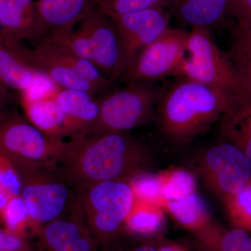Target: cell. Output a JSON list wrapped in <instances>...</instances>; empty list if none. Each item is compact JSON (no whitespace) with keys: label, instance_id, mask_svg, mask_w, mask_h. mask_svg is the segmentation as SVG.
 Returning <instances> with one entry per match:
<instances>
[{"label":"cell","instance_id":"1","mask_svg":"<svg viewBox=\"0 0 251 251\" xmlns=\"http://www.w3.org/2000/svg\"><path fill=\"white\" fill-rule=\"evenodd\" d=\"M152 147L128 132L80 133L64 142L56 166L75 188L127 181L152 168Z\"/></svg>","mask_w":251,"mask_h":251},{"label":"cell","instance_id":"2","mask_svg":"<svg viewBox=\"0 0 251 251\" xmlns=\"http://www.w3.org/2000/svg\"><path fill=\"white\" fill-rule=\"evenodd\" d=\"M233 99L217 89L181 77L164 89L153 117L167 143L184 146L221 120Z\"/></svg>","mask_w":251,"mask_h":251},{"label":"cell","instance_id":"3","mask_svg":"<svg viewBox=\"0 0 251 251\" xmlns=\"http://www.w3.org/2000/svg\"><path fill=\"white\" fill-rule=\"evenodd\" d=\"M187 52L178 76L217 89L235 101L251 97V89L226 52L217 46L210 29L192 28L188 34Z\"/></svg>","mask_w":251,"mask_h":251},{"label":"cell","instance_id":"4","mask_svg":"<svg viewBox=\"0 0 251 251\" xmlns=\"http://www.w3.org/2000/svg\"><path fill=\"white\" fill-rule=\"evenodd\" d=\"M21 197L31 222L47 224L79 206L77 189L55 164L19 170Z\"/></svg>","mask_w":251,"mask_h":251},{"label":"cell","instance_id":"5","mask_svg":"<svg viewBox=\"0 0 251 251\" xmlns=\"http://www.w3.org/2000/svg\"><path fill=\"white\" fill-rule=\"evenodd\" d=\"M153 82H128L99 100V115L82 133L129 132L153 117L164 88Z\"/></svg>","mask_w":251,"mask_h":251},{"label":"cell","instance_id":"6","mask_svg":"<svg viewBox=\"0 0 251 251\" xmlns=\"http://www.w3.org/2000/svg\"><path fill=\"white\" fill-rule=\"evenodd\" d=\"M64 142L49 138L25 119L5 112L0 116V153L17 170L57 164Z\"/></svg>","mask_w":251,"mask_h":251},{"label":"cell","instance_id":"7","mask_svg":"<svg viewBox=\"0 0 251 251\" xmlns=\"http://www.w3.org/2000/svg\"><path fill=\"white\" fill-rule=\"evenodd\" d=\"M84 221L99 235H111L121 227L133 208L134 195L127 181H108L77 188Z\"/></svg>","mask_w":251,"mask_h":251},{"label":"cell","instance_id":"8","mask_svg":"<svg viewBox=\"0 0 251 251\" xmlns=\"http://www.w3.org/2000/svg\"><path fill=\"white\" fill-rule=\"evenodd\" d=\"M189 31L168 29L145 47L126 68L120 80L128 82H155L171 75L178 76L187 52Z\"/></svg>","mask_w":251,"mask_h":251},{"label":"cell","instance_id":"9","mask_svg":"<svg viewBox=\"0 0 251 251\" xmlns=\"http://www.w3.org/2000/svg\"><path fill=\"white\" fill-rule=\"evenodd\" d=\"M200 156L201 174L216 192L227 199L240 193L251 181V161L232 144H217Z\"/></svg>","mask_w":251,"mask_h":251},{"label":"cell","instance_id":"10","mask_svg":"<svg viewBox=\"0 0 251 251\" xmlns=\"http://www.w3.org/2000/svg\"><path fill=\"white\" fill-rule=\"evenodd\" d=\"M171 16L166 9L154 8L114 18L125 51L126 69L140 51L169 28Z\"/></svg>","mask_w":251,"mask_h":251},{"label":"cell","instance_id":"11","mask_svg":"<svg viewBox=\"0 0 251 251\" xmlns=\"http://www.w3.org/2000/svg\"><path fill=\"white\" fill-rule=\"evenodd\" d=\"M80 31L90 38L95 55V65L109 80L116 82L126 69L125 51L115 24L96 20Z\"/></svg>","mask_w":251,"mask_h":251},{"label":"cell","instance_id":"12","mask_svg":"<svg viewBox=\"0 0 251 251\" xmlns=\"http://www.w3.org/2000/svg\"><path fill=\"white\" fill-rule=\"evenodd\" d=\"M54 89L38 98L21 94V102L28 121L49 138L64 142V138L70 139L80 130L59 108L53 97Z\"/></svg>","mask_w":251,"mask_h":251},{"label":"cell","instance_id":"13","mask_svg":"<svg viewBox=\"0 0 251 251\" xmlns=\"http://www.w3.org/2000/svg\"><path fill=\"white\" fill-rule=\"evenodd\" d=\"M0 83L31 98L43 97L55 88L49 77L23 62L14 49L0 43Z\"/></svg>","mask_w":251,"mask_h":251},{"label":"cell","instance_id":"14","mask_svg":"<svg viewBox=\"0 0 251 251\" xmlns=\"http://www.w3.org/2000/svg\"><path fill=\"white\" fill-rule=\"evenodd\" d=\"M31 8V0H0L1 37L5 46L15 47L25 40L45 37V33L33 23Z\"/></svg>","mask_w":251,"mask_h":251},{"label":"cell","instance_id":"15","mask_svg":"<svg viewBox=\"0 0 251 251\" xmlns=\"http://www.w3.org/2000/svg\"><path fill=\"white\" fill-rule=\"evenodd\" d=\"M83 218L80 204L75 209L46 224L44 235L53 251H91L80 221Z\"/></svg>","mask_w":251,"mask_h":251},{"label":"cell","instance_id":"16","mask_svg":"<svg viewBox=\"0 0 251 251\" xmlns=\"http://www.w3.org/2000/svg\"><path fill=\"white\" fill-rule=\"evenodd\" d=\"M171 14L193 27L210 29L231 16L229 0H172Z\"/></svg>","mask_w":251,"mask_h":251},{"label":"cell","instance_id":"17","mask_svg":"<svg viewBox=\"0 0 251 251\" xmlns=\"http://www.w3.org/2000/svg\"><path fill=\"white\" fill-rule=\"evenodd\" d=\"M225 141L235 145L251 161V97L234 102L219 122Z\"/></svg>","mask_w":251,"mask_h":251},{"label":"cell","instance_id":"18","mask_svg":"<svg viewBox=\"0 0 251 251\" xmlns=\"http://www.w3.org/2000/svg\"><path fill=\"white\" fill-rule=\"evenodd\" d=\"M53 97L63 112L76 126L80 133L93 125L99 115V100L87 92L57 87Z\"/></svg>","mask_w":251,"mask_h":251},{"label":"cell","instance_id":"19","mask_svg":"<svg viewBox=\"0 0 251 251\" xmlns=\"http://www.w3.org/2000/svg\"><path fill=\"white\" fill-rule=\"evenodd\" d=\"M85 0H41L39 13L54 29L50 34L71 31L69 26L83 11Z\"/></svg>","mask_w":251,"mask_h":251},{"label":"cell","instance_id":"20","mask_svg":"<svg viewBox=\"0 0 251 251\" xmlns=\"http://www.w3.org/2000/svg\"><path fill=\"white\" fill-rule=\"evenodd\" d=\"M243 80L251 89V29L237 23L231 31L229 49L226 51Z\"/></svg>","mask_w":251,"mask_h":251},{"label":"cell","instance_id":"21","mask_svg":"<svg viewBox=\"0 0 251 251\" xmlns=\"http://www.w3.org/2000/svg\"><path fill=\"white\" fill-rule=\"evenodd\" d=\"M168 207L175 219L185 227L195 230L206 229L205 206L196 193L184 199L168 201Z\"/></svg>","mask_w":251,"mask_h":251},{"label":"cell","instance_id":"22","mask_svg":"<svg viewBox=\"0 0 251 251\" xmlns=\"http://www.w3.org/2000/svg\"><path fill=\"white\" fill-rule=\"evenodd\" d=\"M210 251H251V237L239 227L226 231H214L204 238Z\"/></svg>","mask_w":251,"mask_h":251},{"label":"cell","instance_id":"23","mask_svg":"<svg viewBox=\"0 0 251 251\" xmlns=\"http://www.w3.org/2000/svg\"><path fill=\"white\" fill-rule=\"evenodd\" d=\"M44 38L63 46L74 55L90 61L95 64V55L92 41L82 31L78 32L69 31L66 32L55 33L49 34Z\"/></svg>","mask_w":251,"mask_h":251},{"label":"cell","instance_id":"24","mask_svg":"<svg viewBox=\"0 0 251 251\" xmlns=\"http://www.w3.org/2000/svg\"><path fill=\"white\" fill-rule=\"evenodd\" d=\"M22 184L14 163L0 153V204L6 205L12 198L21 196Z\"/></svg>","mask_w":251,"mask_h":251},{"label":"cell","instance_id":"25","mask_svg":"<svg viewBox=\"0 0 251 251\" xmlns=\"http://www.w3.org/2000/svg\"><path fill=\"white\" fill-rule=\"evenodd\" d=\"M30 221L27 208L21 196L12 198L3 213L1 224L4 225L5 230L21 237V232Z\"/></svg>","mask_w":251,"mask_h":251},{"label":"cell","instance_id":"26","mask_svg":"<svg viewBox=\"0 0 251 251\" xmlns=\"http://www.w3.org/2000/svg\"><path fill=\"white\" fill-rule=\"evenodd\" d=\"M227 200L231 215L237 227L251 230V179L240 193Z\"/></svg>","mask_w":251,"mask_h":251},{"label":"cell","instance_id":"27","mask_svg":"<svg viewBox=\"0 0 251 251\" xmlns=\"http://www.w3.org/2000/svg\"><path fill=\"white\" fill-rule=\"evenodd\" d=\"M172 0H108L105 6L109 12L118 17L122 15L154 8L170 7Z\"/></svg>","mask_w":251,"mask_h":251},{"label":"cell","instance_id":"28","mask_svg":"<svg viewBox=\"0 0 251 251\" xmlns=\"http://www.w3.org/2000/svg\"><path fill=\"white\" fill-rule=\"evenodd\" d=\"M196 193V181L192 175L184 171L175 173L164 190L168 201H178Z\"/></svg>","mask_w":251,"mask_h":251},{"label":"cell","instance_id":"29","mask_svg":"<svg viewBox=\"0 0 251 251\" xmlns=\"http://www.w3.org/2000/svg\"><path fill=\"white\" fill-rule=\"evenodd\" d=\"M160 224V218L153 214H138L129 221L130 228L143 234L154 232L159 227Z\"/></svg>","mask_w":251,"mask_h":251},{"label":"cell","instance_id":"30","mask_svg":"<svg viewBox=\"0 0 251 251\" xmlns=\"http://www.w3.org/2000/svg\"><path fill=\"white\" fill-rule=\"evenodd\" d=\"M231 16L237 24L251 29V0H238L231 4Z\"/></svg>","mask_w":251,"mask_h":251},{"label":"cell","instance_id":"31","mask_svg":"<svg viewBox=\"0 0 251 251\" xmlns=\"http://www.w3.org/2000/svg\"><path fill=\"white\" fill-rule=\"evenodd\" d=\"M22 238L0 228V251H25Z\"/></svg>","mask_w":251,"mask_h":251},{"label":"cell","instance_id":"32","mask_svg":"<svg viewBox=\"0 0 251 251\" xmlns=\"http://www.w3.org/2000/svg\"><path fill=\"white\" fill-rule=\"evenodd\" d=\"M9 89L0 83V116L6 112L5 107L9 101Z\"/></svg>","mask_w":251,"mask_h":251},{"label":"cell","instance_id":"33","mask_svg":"<svg viewBox=\"0 0 251 251\" xmlns=\"http://www.w3.org/2000/svg\"><path fill=\"white\" fill-rule=\"evenodd\" d=\"M158 251H188L184 248L176 245H166L158 249Z\"/></svg>","mask_w":251,"mask_h":251},{"label":"cell","instance_id":"34","mask_svg":"<svg viewBox=\"0 0 251 251\" xmlns=\"http://www.w3.org/2000/svg\"><path fill=\"white\" fill-rule=\"evenodd\" d=\"M132 251H158V249L151 245H143Z\"/></svg>","mask_w":251,"mask_h":251},{"label":"cell","instance_id":"35","mask_svg":"<svg viewBox=\"0 0 251 251\" xmlns=\"http://www.w3.org/2000/svg\"><path fill=\"white\" fill-rule=\"evenodd\" d=\"M1 23H0V41H2V39H1Z\"/></svg>","mask_w":251,"mask_h":251},{"label":"cell","instance_id":"36","mask_svg":"<svg viewBox=\"0 0 251 251\" xmlns=\"http://www.w3.org/2000/svg\"><path fill=\"white\" fill-rule=\"evenodd\" d=\"M231 2V4H233V3L235 2V1H238V0H229Z\"/></svg>","mask_w":251,"mask_h":251},{"label":"cell","instance_id":"37","mask_svg":"<svg viewBox=\"0 0 251 251\" xmlns=\"http://www.w3.org/2000/svg\"><path fill=\"white\" fill-rule=\"evenodd\" d=\"M1 42H3V41H0V43H1Z\"/></svg>","mask_w":251,"mask_h":251}]
</instances>
